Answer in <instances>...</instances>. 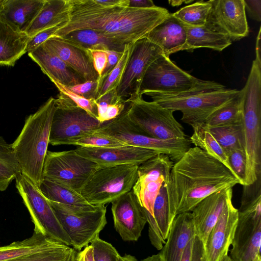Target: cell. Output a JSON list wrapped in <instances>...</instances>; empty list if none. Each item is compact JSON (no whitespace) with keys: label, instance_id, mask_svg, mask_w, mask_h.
Instances as JSON below:
<instances>
[{"label":"cell","instance_id":"1","mask_svg":"<svg viewBox=\"0 0 261 261\" xmlns=\"http://www.w3.org/2000/svg\"><path fill=\"white\" fill-rule=\"evenodd\" d=\"M240 182L220 162L198 147L189 148L173 164L166 184L170 218L190 212L202 200Z\"/></svg>","mask_w":261,"mask_h":261},{"label":"cell","instance_id":"2","mask_svg":"<svg viewBox=\"0 0 261 261\" xmlns=\"http://www.w3.org/2000/svg\"><path fill=\"white\" fill-rule=\"evenodd\" d=\"M69 1L70 19L52 37L90 29L128 44L146 37L169 13L166 9L158 6L140 9L121 6H103L94 0Z\"/></svg>","mask_w":261,"mask_h":261},{"label":"cell","instance_id":"3","mask_svg":"<svg viewBox=\"0 0 261 261\" xmlns=\"http://www.w3.org/2000/svg\"><path fill=\"white\" fill-rule=\"evenodd\" d=\"M55 109V98L50 97L28 117L20 133L11 144L21 174L38 188L43 179V168Z\"/></svg>","mask_w":261,"mask_h":261},{"label":"cell","instance_id":"4","mask_svg":"<svg viewBox=\"0 0 261 261\" xmlns=\"http://www.w3.org/2000/svg\"><path fill=\"white\" fill-rule=\"evenodd\" d=\"M218 83L199 80L192 89L176 94L145 92L152 101L162 107L182 113L181 120L192 127L203 124L215 110L231 100L239 93Z\"/></svg>","mask_w":261,"mask_h":261},{"label":"cell","instance_id":"5","mask_svg":"<svg viewBox=\"0 0 261 261\" xmlns=\"http://www.w3.org/2000/svg\"><path fill=\"white\" fill-rule=\"evenodd\" d=\"M243 91L246 170L244 186L253 184L261 174V65L252 62Z\"/></svg>","mask_w":261,"mask_h":261},{"label":"cell","instance_id":"6","mask_svg":"<svg viewBox=\"0 0 261 261\" xmlns=\"http://www.w3.org/2000/svg\"><path fill=\"white\" fill-rule=\"evenodd\" d=\"M238 220L230 257L232 261H256L260 257V179L243 186Z\"/></svg>","mask_w":261,"mask_h":261},{"label":"cell","instance_id":"7","mask_svg":"<svg viewBox=\"0 0 261 261\" xmlns=\"http://www.w3.org/2000/svg\"><path fill=\"white\" fill-rule=\"evenodd\" d=\"M48 201L76 251L88 246L107 224L105 205L83 207Z\"/></svg>","mask_w":261,"mask_h":261},{"label":"cell","instance_id":"8","mask_svg":"<svg viewBox=\"0 0 261 261\" xmlns=\"http://www.w3.org/2000/svg\"><path fill=\"white\" fill-rule=\"evenodd\" d=\"M126 107L118 117L102 123L94 132L113 137L127 145L156 151L172 161H178L191 147V141L186 137L162 140L148 136L129 120Z\"/></svg>","mask_w":261,"mask_h":261},{"label":"cell","instance_id":"9","mask_svg":"<svg viewBox=\"0 0 261 261\" xmlns=\"http://www.w3.org/2000/svg\"><path fill=\"white\" fill-rule=\"evenodd\" d=\"M138 167L122 165L99 167L80 193L93 205L112 203L132 190L137 178Z\"/></svg>","mask_w":261,"mask_h":261},{"label":"cell","instance_id":"10","mask_svg":"<svg viewBox=\"0 0 261 261\" xmlns=\"http://www.w3.org/2000/svg\"><path fill=\"white\" fill-rule=\"evenodd\" d=\"M55 106L49 135V144L53 146L69 145L81 136L93 133L101 124L61 93L55 99Z\"/></svg>","mask_w":261,"mask_h":261},{"label":"cell","instance_id":"11","mask_svg":"<svg viewBox=\"0 0 261 261\" xmlns=\"http://www.w3.org/2000/svg\"><path fill=\"white\" fill-rule=\"evenodd\" d=\"M100 167L79 154L75 150L47 151L43 168V177L79 193Z\"/></svg>","mask_w":261,"mask_h":261},{"label":"cell","instance_id":"12","mask_svg":"<svg viewBox=\"0 0 261 261\" xmlns=\"http://www.w3.org/2000/svg\"><path fill=\"white\" fill-rule=\"evenodd\" d=\"M126 109L129 120L150 137L162 140L186 137L174 112L153 101L139 97L128 102Z\"/></svg>","mask_w":261,"mask_h":261},{"label":"cell","instance_id":"13","mask_svg":"<svg viewBox=\"0 0 261 261\" xmlns=\"http://www.w3.org/2000/svg\"><path fill=\"white\" fill-rule=\"evenodd\" d=\"M15 180L16 188L34 224V231L71 246L70 238L62 228L48 200L39 188L21 173L17 175Z\"/></svg>","mask_w":261,"mask_h":261},{"label":"cell","instance_id":"14","mask_svg":"<svg viewBox=\"0 0 261 261\" xmlns=\"http://www.w3.org/2000/svg\"><path fill=\"white\" fill-rule=\"evenodd\" d=\"M199 80L162 55L148 68L141 84L140 95L149 92L164 94L182 92L192 89Z\"/></svg>","mask_w":261,"mask_h":261},{"label":"cell","instance_id":"15","mask_svg":"<svg viewBox=\"0 0 261 261\" xmlns=\"http://www.w3.org/2000/svg\"><path fill=\"white\" fill-rule=\"evenodd\" d=\"M162 55L161 48L146 37L136 41L116 89L117 95L127 102L141 97V86L145 74L151 64Z\"/></svg>","mask_w":261,"mask_h":261},{"label":"cell","instance_id":"16","mask_svg":"<svg viewBox=\"0 0 261 261\" xmlns=\"http://www.w3.org/2000/svg\"><path fill=\"white\" fill-rule=\"evenodd\" d=\"M167 155L158 154L140 165L132 190L141 206L153 217L155 199L164 183H167L173 165Z\"/></svg>","mask_w":261,"mask_h":261},{"label":"cell","instance_id":"17","mask_svg":"<svg viewBox=\"0 0 261 261\" xmlns=\"http://www.w3.org/2000/svg\"><path fill=\"white\" fill-rule=\"evenodd\" d=\"M205 26L227 35L231 41L248 36L249 27L243 0H211Z\"/></svg>","mask_w":261,"mask_h":261},{"label":"cell","instance_id":"18","mask_svg":"<svg viewBox=\"0 0 261 261\" xmlns=\"http://www.w3.org/2000/svg\"><path fill=\"white\" fill-rule=\"evenodd\" d=\"M114 226L124 241H137L147 223L144 208L132 190L112 202Z\"/></svg>","mask_w":261,"mask_h":261},{"label":"cell","instance_id":"19","mask_svg":"<svg viewBox=\"0 0 261 261\" xmlns=\"http://www.w3.org/2000/svg\"><path fill=\"white\" fill-rule=\"evenodd\" d=\"M80 155L96 163L100 167L122 165L139 166L157 155V151L138 147L124 145L109 148L78 147Z\"/></svg>","mask_w":261,"mask_h":261},{"label":"cell","instance_id":"20","mask_svg":"<svg viewBox=\"0 0 261 261\" xmlns=\"http://www.w3.org/2000/svg\"><path fill=\"white\" fill-rule=\"evenodd\" d=\"M238 220V210L229 202L210 231L204 245L207 261H219L228 254Z\"/></svg>","mask_w":261,"mask_h":261},{"label":"cell","instance_id":"21","mask_svg":"<svg viewBox=\"0 0 261 261\" xmlns=\"http://www.w3.org/2000/svg\"><path fill=\"white\" fill-rule=\"evenodd\" d=\"M232 188L225 189L207 196L191 211L196 235L204 246L208 236L227 204L232 201Z\"/></svg>","mask_w":261,"mask_h":261},{"label":"cell","instance_id":"22","mask_svg":"<svg viewBox=\"0 0 261 261\" xmlns=\"http://www.w3.org/2000/svg\"><path fill=\"white\" fill-rule=\"evenodd\" d=\"M41 45L47 51L61 59L86 81L99 79L87 51L56 37L49 38Z\"/></svg>","mask_w":261,"mask_h":261},{"label":"cell","instance_id":"23","mask_svg":"<svg viewBox=\"0 0 261 261\" xmlns=\"http://www.w3.org/2000/svg\"><path fill=\"white\" fill-rule=\"evenodd\" d=\"M195 236L191 213L176 215L171 223L167 241L158 253L161 261H180L187 245Z\"/></svg>","mask_w":261,"mask_h":261},{"label":"cell","instance_id":"24","mask_svg":"<svg viewBox=\"0 0 261 261\" xmlns=\"http://www.w3.org/2000/svg\"><path fill=\"white\" fill-rule=\"evenodd\" d=\"M146 37L161 48L163 55L169 58L171 54L185 49L186 25L169 13Z\"/></svg>","mask_w":261,"mask_h":261},{"label":"cell","instance_id":"25","mask_svg":"<svg viewBox=\"0 0 261 261\" xmlns=\"http://www.w3.org/2000/svg\"><path fill=\"white\" fill-rule=\"evenodd\" d=\"M28 55L54 84L59 83L69 87L86 81L61 59L47 51L42 45L28 53Z\"/></svg>","mask_w":261,"mask_h":261},{"label":"cell","instance_id":"26","mask_svg":"<svg viewBox=\"0 0 261 261\" xmlns=\"http://www.w3.org/2000/svg\"><path fill=\"white\" fill-rule=\"evenodd\" d=\"M45 0H3L0 19L15 30L25 33Z\"/></svg>","mask_w":261,"mask_h":261},{"label":"cell","instance_id":"27","mask_svg":"<svg viewBox=\"0 0 261 261\" xmlns=\"http://www.w3.org/2000/svg\"><path fill=\"white\" fill-rule=\"evenodd\" d=\"M61 40L84 50H114L122 53L127 44L97 30H75L60 37Z\"/></svg>","mask_w":261,"mask_h":261},{"label":"cell","instance_id":"28","mask_svg":"<svg viewBox=\"0 0 261 261\" xmlns=\"http://www.w3.org/2000/svg\"><path fill=\"white\" fill-rule=\"evenodd\" d=\"M70 9L69 0H45L42 8L25 33L31 38L44 30L68 22Z\"/></svg>","mask_w":261,"mask_h":261},{"label":"cell","instance_id":"29","mask_svg":"<svg viewBox=\"0 0 261 261\" xmlns=\"http://www.w3.org/2000/svg\"><path fill=\"white\" fill-rule=\"evenodd\" d=\"M30 37L0 19V65L14 66L27 52Z\"/></svg>","mask_w":261,"mask_h":261},{"label":"cell","instance_id":"30","mask_svg":"<svg viewBox=\"0 0 261 261\" xmlns=\"http://www.w3.org/2000/svg\"><path fill=\"white\" fill-rule=\"evenodd\" d=\"M186 29L187 42L184 50L206 47L222 51L232 43L227 35L213 31L205 25L191 27L186 25Z\"/></svg>","mask_w":261,"mask_h":261},{"label":"cell","instance_id":"31","mask_svg":"<svg viewBox=\"0 0 261 261\" xmlns=\"http://www.w3.org/2000/svg\"><path fill=\"white\" fill-rule=\"evenodd\" d=\"M244 122L243 91L211 114L203 124L210 128L242 124Z\"/></svg>","mask_w":261,"mask_h":261},{"label":"cell","instance_id":"32","mask_svg":"<svg viewBox=\"0 0 261 261\" xmlns=\"http://www.w3.org/2000/svg\"><path fill=\"white\" fill-rule=\"evenodd\" d=\"M56 241L34 231L32 236L26 239L0 246V261H7L39 251L50 246Z\"/></svg>","mask_w":261,"mask_h":261},{"label":"cell","instance_id":"33","mask_svg":"<svg viewBox=\"0 0 261 261\" xmlns=\"http://www.w3.org/2000/svg\"><path fill=\"white\" fill-rule=\"evenodd\" d=\"M39 188L46 198L50 201L78 206L92 205L80 193L45 178Z\"/></svg>","mask_w":261,"mask_h":261},{"label":"cell","instance_id":"34","mask_svg":"<svg viewBox=\"0 0 261 261\" xmlns=\"http://www.w3.org/2000/svg\"><path fill=\"white\" fill-rule=\"evenodd\" d=\"M205 128L217 141L227 156L234 150H245V138L243 123Z\"/></svg>","mask_w":261,"mask_h":261},{"label":"cell","instance_id":"35","mask_svg":"<svg viewBox=\"0 0 261 261\" xmlns=\"http://www.w3.org/2000/svg\"><path fill=\"white\" fill-rule=\"evenodd\" d=\"M20 173L21 168L11 144L0 137V191H5Z\"/></svg>","mask_w":261,"mask_h":261},{"label":"cell","instance_id":"36","mask_svg":"<svg viewBox=\"0 0 261 261\" xmlns=\"http://www.w3.org/2000/svg\"><path fill=\"white\" fill-rule=\"evenodd\" d=\"M192 128L193 133L189 139L191 144L220 162L232 172L227 154L203 125H198Z\"/></svg>","mask_w":261,"mask_h":261},{"label":"cell","instance_id":"37","mask_svg":"<svg viewBox=\"0 0 261 261\" xmlns=\"http://www.w3.org/2000/svg\"><path fill=\"white\" fill-rule=\"evenodd\" d=\"M211 7V1H198L181 8L173 14L187 25L202 27L205 24Z\"/></svg>","mask_w":261,"mask_h":261},{"label":"cell","instance_id":"38","mask_svg":"<svg viewBox=\"0 0 261 261\" xmlns=\"http://www.w3.org/2000/svg\"><path fill=\"white\" fill-rule=\"evenodd\" d=\"M73 249L56 241L39 251L24 255L7 261H68Z\"/></svg>","mask_w":261,"mask_h":261},{"label":"cell","instance_id":"39","mask_svg":"<svg viewBox=\"0 0 261 261\" xmlns=\"http://www.w3.org/2000/svg\"><path fill=\"white\" fill-rule=\"evenodd\" d=\"M153 213L160 235L166 242L172 222L169 215L166 183L162 185L155 199Z\"/></svg>","mask_w":261,"mask_h":261},{"label":"cell","instance_id":"40","mask_svg":"<svg viewBox=\"0 0 261 261\" xmlns=\"http://www.w3.org/2000/svg\"><path fill=\"white\" fill-rule=\"evenodd\" d=\"M134 43L128 44L126 45L118 63L103 80L97 98L110 91L117 89L124 74L132 53Z\"/></svg>","mask_w":261,"mask_h":261},{"label":"cell","instance_id":"41","mask_svg":"<svg viewBox=\"0 0 261 261\" xmlns=\"http://www.w3.org/2000/svg\"><path fill=\"white\" fill-rule=\"evenodd\" d=\"M69 145L91 148H109L127 145L115 138L95 132L83 135L71 142Z\"/></svg>","mask_w":261,"mask_h":261},{"label":"cell","instance_id":"42","mask_svg":"<svg viewBox=\"0 0 261 261\" xmlns=\"http://www.w3.org/2000/svg\"><path fill=\"white\" fill-rule=\"evenodd\" d=\"M93 251L94 261H119L121 255L110 243L101 239L99 236L90 243Z\"/></svg>","mask_w":261,"mask_h":261},{"label":"cell","instance_id":"43","mask_svg":"<svg viewBox=\"0 0 261 261\" xmlns=\"http://www.w3.org/2000/svg\"><path fill=\"white\" fill-rule=\"evenodd\" d=\"M60 93L69 97L77 106L84 110L88 114L97 119V108L95 100L88 99L71 91L67 87L59 83H54Z\"/></svg>","mask_w":261,"mask_h":261},{"label":"cell","instance_id":"44","mask_svg":"<svg viewBox=\"0 0 261 261\" xmlns=\"http://www.w3.org/2000/svg\"><path fill=\"white\" fill-rule=\"evenodd\" d=\"M228 162L232 172L239 180L240 184L245 185L246 156L244 150H236L228 155Z\"/></svg>","mask_w":261,"mask_h":261},{"label":"cell","instance_id":"45","mask_svg":"<svg viewBox=\"0 0 261 261\" xmlns=\"http://www.w3.org/2000/svg\"><path fill=\"white\" fill-rule=\"evenodd\" d=\"M68 88L72 92L85 98L96 100L98 96L100 85L97 80L85 81L83 83Z\"/></svg>","mask_w":261,"mask_h":261},{"label":"cell","instance_id":"46","mask_svg":"<svg viewBox=\"0 0 261 261\" xmlns=\"http://www.w3.org/2000/svg\"><path fill=\"white\" fill-rule=\"evenodd\" d=\"M66 23H63L44 30L31 38H30L27 47V52L30 53L42 44L52 37L58 30L63 27Z\"/></svg>","mask_w":261,"mask_h":261},{"label":"cell","instance_id":"47","mask_svg":"<svg viewBox=\"0 0 261 261\" xmlns=\"http://www.w3.org/2000/svg\"><path fill=\"white\" fill-rule=\"evenodd\" d=\"M123 100L125 99L120 98L117 95L116 89L110 91L97 98L95 100L98 112L97 119L99 121L102 117L109 106Z\"/></svg>","mask_w":261,"mask_h":261},{"label":"cell","instance_id":"48","mask_svg":"<svg viewBox=\"0 0 261 261\" xmlns=\"http://www.w3.org/2000/svg\"><path fill=\"white\" fill-rule=\"evenodd\" d=\"M89 54L93 67L99 75L101 77L103 72L108 61V56L105 50H86Z\"/></svg>","mask_w":261,"mask_h":261},{"label":"cell","instance_id":"49","mask_svg":"<svg viewBox=\"0 0 261 261\" xmlns=\"http://www.w3.org/2000/svg\"><path fill=\"white\" fill-rule=\"evenodd\" d=\"M105 51H106L108 56V61L106 67L102 72L101 77L98 79L100 83V87L103 80L118 63L123 53V52L121 53L110 50Z\"/></svg>","mask_w":261,"mask_h":261},{"label":"cell","instance_id":"50","mask_svg":"<svg viewBox=\"0 0 261 261\" xmlns=\"http://www.w3.org/2000/svg\"><path fill=\"white\" fill-rule=\"evenodd\" d=\"M245 11L248 13L249 16L253 19L260 21L261 20V1L260 0H243Z\"/></svg>","mask_w":261,"mask_h":261},{"label":"cell","instance_id":"51","mask_svg":"<svg viewBox=\"0 0 261 261\" xmlns=\"http://www.w3.org/2000/svg\"><path fill=\"white\" fill-rule=\"evenodd\" d=\"M191 261H207L204 244L196 235L193 239Z\"/></svg>","mask_w":261,"mask_h":261},{"label":"cell","instance_id":"52","mask_svg":"<svg viewBox=\"0 0 261 261\" xmlns=\"http://www.w3.org/2000/svg\"><path fill=\"white\" fill-rule=\"evenodd\" d=\"M74 261H94L92 246L89 245L82 251H76Z\"/></svg>","mask_w":261,"mask_h":261},{"label":"cell","instance_id":"53","mask_svg":"<svg viewBox=\"0 0 261 261\" xmlns=\"http://www.w3.org/2000/svg\"><path fill=\"white\" fill-rule=\"evenodd\" d=\"M129 7L146 9L155 7L156 6L151 0H129Z\"/></svg>","mask_w":261,"mask_h":261},{"label":"cell","instance_id":"54","mask_svg":"<svg viewBox=\"0 0 261 261\" xmlns=\"http://www.w3.org/2000/svg\"><path fill=\"white\" fill-rule=\"evenodd\" d=\"M94 1L96 4L103 6L113 7L121 6L128 7L129 0H94Z\"/></svg>","mask_w":261,"mask_h":261},{"label":"cell","instance_id":"55","mask_svg":"<svg viewBox=\"0 0 261 261\" xmlns=\"http://www.w3.org/2000/svg\"><path fill=\"white\" fill-rule=\"evenodd\" d=\"M194 239V238H193ZM193 239H192L187 245L180 261H191Z\"/></svg>","mask_w":261,"mask_h":261},{"label":"cell","instance_id":"56","mask_svg":"<svg viewBox=\"0 0 261 261\" xmlns=\"http://www.w3.org/2000/svg\"><path fill=\"white\" fill-rule=\"evenodd\" d=\"M260 31L261 28L260 27L258 33L256 37V45H255V53L256 58L255 60L257 62L261 64V43H260Z\"/></svg>","mask_w":261,"mask_h":261},{"label":"cell","instance_id":"57","mask_svg":"<svg viewBox=\"0 0 261 261\" xmlns=\"http://www.w3.org/2000/svg\"><path fill=\"white\" fill-rule=\"evenodd\" d=\"M141 261H161L159 254L148 256Z\"/></svg>","mask_w":261,"mask_h":261},{"label":"cell","instance_id":"58","mask_svg":"<svg viewBox=\"0 0 261 261\" xmlns=\"http://www.w3.org/2000/svg\"><path fill=\"white\" fill-rule=\"evenodd\" d=\"M193 1H169V3L173 6H178L181 5L182 3H190L192 2Z\"/></svg>","mask_w":261,"mask_h":261},{"label":"cell","instance_id":"59","mask_svg":"<svg viewBox=\"0 0 261 261\" xmlns=\"http://www.w3.org/2000/svg\"><path fill=\"white\" fill-rule=\"evenodd\" d=\"M219 261H232L228 254L224 256Z\"/></svg>","mask_w":261,"mask_h":261},{"label":"cell","instance_id":"60","mask_svg":"<svg viewBox=\"0 0 261 261\" xmlns=\"http://www.w3.org/2000/svg\"><path fill=\"white\" fill-rule=\"evenodd\" d=\"M74 257H75L74 253H72L71 255H70L69 258L68 259V261H74Z\"/></svg>","mask_w":261,"mask_h":261},{"label":"cell","instance_id":"61","mask_svg":"<svg viewBox=\"0 0 261 261\" xmlns=\"http://www.w3.org/2000/svg\"><path fill=\"white\" fill-rule=\"evenodd\" d=\"M256 261H261V258L260 257H259Z\"/></svg>","mask_w":261,"mask_h":261},{"label":"cell","instance_id":"62","mask_svg":"<svg viewBox=\"0 0 261 261\" xmlns=\"http://www.w3.org/2000/svg\"><path fill=\"white\" fill-rule=\"evenodd\" d=\"M2 2H3V0H0V6L1 5V4H2Z\"/></svg>","mask_w":261,"mask_h":261}]
</instances>
